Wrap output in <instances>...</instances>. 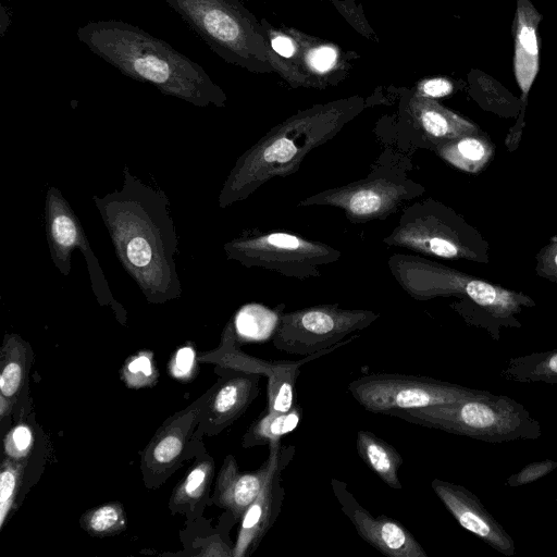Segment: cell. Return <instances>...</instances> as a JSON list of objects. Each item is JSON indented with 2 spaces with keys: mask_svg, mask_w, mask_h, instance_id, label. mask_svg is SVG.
Returning a JSON list of instances; mask_svg holds the SVG:
<instances>
[{
  "mask_svg": "<svg viewBox=\"0 0 557 557\" xmlns=\"http://www.w3.org/2000/svg\"><path fill=\"white\" fill-rule=\"evenodd\" d=\"M92 200L117 259L147 301L159 305L180 298L177 235L166 195L125 166L121 187Z\"/></svg>",
  "mask_w": 557,
  "mask_h": 557,
  "instance_id": "cell-1",
  "label": "cell"
},
{
  "mask_svg": "<svg viewBox=\"0 0 557 557\" xmlns=\"http://www.w3.org/2000/svg\"><path fill=\"white\" fill-rule=\"evenodd\" d=\"M76 35L94 54L163 95L201 108L226 106L225 92L198 63L138 26L96 21L79 27Z\"/></svg>",
  "mask_w": 557,
  "mask_h": 557,
  "instance_id": "cell-2",
  "label": "cell"
},
{
  "mask_svg": "<svg viewBox=\"0 0 557 557\" xmlns=\"http://www.w3.org/2000/svg\"><path fill=\"white\" fill-rule=\"evenodd\" d=\"M366 108L358 96L314 104L273 126L238 157L226 176L218 206L247 199L267 182L297 172L313 149L334 138Z\"/></svg>",
  "mask_w": 557,
  "mask_h": 557,
  "instance_id": "cell-3",
  "label": "cell"
},
{
  "mask_svg": "<svg viewBox=\"0 0 557 557\" xmlns=\"http://www.w3.org/2000/svg\"><path fill=\"white\" fill-rule=\"evenodd\" d=\"M388 416L492 444L542 436L540 422L523 405L484 389L455 403L395 410Z\"/></svg>",
  "mask_w": 557,
  "mask_h": 557,
  "instance_id": "cell-4",
  "label": "cell"
},
{
  "mask_svg": "<svg viewBox=\"0 0 557 557\" xmlns=\"http://www.w3.org/2000/svg\"><path fill=\"white\" fill-rule=\"evenodd\" d=\"M225 62L273 70L265 27L238 0H163Z\"/></svg>",
  "mask_w": 557,
  "mask_h": 557,
  "instance_id": "cell-5",
  "label": "cell"
},
{
  "mask_svg": "<svg viewBox=\"0 0 557 557\" xmlns=\"http://www.w3.org/2000/svg\"><path fill=\"white\" fill-rule=\"evenodd\" d=\"M410 169L407 156L386 147L366 177L308 196L297 206L337 208L356 224L384 221L425 193L422 184L408 176Z\"/></svg>",
  "mask_w": 557,
  "mask_h": 557,
  "instance_id": "cell-6",
  "label": "cell"
},
{
  "mask_svg": "<svg viewBox=\"0 0 557 557\" xmlns=\"http://www.w3.org/2000/svg\"><path fill=\"white\" fill-rule=\"evenodd\" d=\"M382 242L424 257L488 262V244L481 233L432 197L405 207L398 224Z\"/></svg>",
  "mask_w": 557,
  "mask_h": 557,
  "instance_id": "cell-7",
  "label": "cell"
},
{
  "mask_svg": "<svg viewBox=\"0 0 557 557\" xmlns=\"http://www.w3.org/2000/svg\"><path fill=\"white\" fill-rule=\"evenodd\" d=\"M223 249L226 259L246 268H261L298 280L320 276L322 267L342 257V251L329 244L280 230L233 238Z\"/></svg>",
  "mask_w": 557,
  "mask_h": 557,
  "instance_id": "cell-8",
  "label": "cell"
},
{
  "mask_svg": "<svg viewBox=\"0 0 557 557\" xmlns=\"http://www.w3.org/2000/svg\"><path fill=\"white\" fill-rule=\"evenodd\" d=\"M380 313L367 309L342 308L338 304L310 306L281 314L272 336L273 346L286 354L310 356L350 343L375 322Z\"/></svg>",
  "mask_w": 557,
  "mask_h": 557,
  "instance_id": "cell-9",
  "label": "cell"
},
{
  "mask_svg": "<svg viewBox=\"0 0 557 557\" xmlns=\"http://www.w3.org/2000/svg\"><path fill=\"white\" fill-rule=\"evenodd\" d=\"M348 391L367 411L386 416L395 410L455 403L483 392L430 376L388 372L357 377Z\"/></svg>",
  "mask_w": 557,
  "mask_h": 557,
  "instance_id": "cell-10",
  "label": "cell"
},
{
  "mask_svg": "<svg viewBox=\"0 0 557 557\" xmlns=\"http://www.w3.org/2000/svg\"><path fill=\"white\" fill-rule=\"evenodd\" d=\"M394 133L396 151L404 156L418 149L433 150L441 144L480 132L472 121L417 92L405 94L399 102Z\"/></svg>",
  "mask_w": 557,
  "mask_h": 557,
  "instance_id": "cell-11",
  "label": "cell"
},
{
  "mask_svg": "<svg viewBox=\"0 0 557 557\" xmlns=\"http://www.w3.org/2000/svg\"><path fill=\"white\" fill-rule=\"evenodd\" d=\"M45 216L50 258L59 272L63 275L70 274L72 252L79 249L87 262L90 284L97 300L101 305L111 306L117 315V311L124 312L110 292L78 216L55 186H50L47 190Z\"/></svg>",
  "mask_w": 557,
  "mask_h": 557,
  "instance_id": "cell-12",
  "label": "cell"
},
{
  "mask_svg": "<svg viewBox=\"0 0 557 557\" xmlns=\"http://www.w3.org/2000/svg\"><path fill=\"white\" fill-rule=\"evenodd\" d=\"M233 320L225 325L218 349L206 354V359L221 368H232L267 376V411L286 412L295 406L296 382L300 367L329 354L339 346L306 356L301 360H264L244 354L237 345Z\"/></svg>",
  "mask_w": 557,
  "mask_h": 557,
  "instance_id": "cell-13",
  "label": "cell"
},
{
  "mask_svg": "<svg viewBox=\"0 0 557 557\" xmlns=\"http://www.w3.org/2000/svg\"><path fill=\"white\" fill-rule=\"evenodd\" d=\"M268 446L269 471L259 494L239 520L233 557L253 554L282 511L285 497L282 472L290 462L295 447L283 445L282 441Z\"/></svg>",
  "mask_w": 557,
  "mask_h": 557,
  "instance_id": "cell-14",
  "label": "cell"
},
{
  "mask_svg": "<svg viewBox=\"0 0 557 557\" xmlns=\"http://www.w3.org/2000/svg\"><path fill=\"white\" fill-rule=\"evenodd\" d=\"M450 306L467 324L484 329L494 341H499L500 329L521 327L516 315L523 308L534 307L535 301L522 292L469 275L465 296Z\"/></svg>",
  "mask_w": 557,
  "mask_h": 557,
  "instance_id": "cell-15",
  "label": "cell"
},
{
  "mask_svg": "<svg viewBox=\"0 0 557 557\" xmlns=\"http://www.w3.org/2000/svg\"><path fill=\"white\" fill-rule=\"evenodd\" d=\"M207 392L191 405L168 418L146 445L140 470L148 488H157L182 465L188 438L199 423Z\"/></svg>",
  "mask_w": 557,
  "mask_h": 557,
  "instance_id": "cell-16",
  "label": "cell"
},
{
  "mask_svg": "<svg viewBox=\"0 0 557 557\" xmlns=\"http://www.w3.org/2000/svg\"><path fill=\"white\" fill-rule=\"evenodd\" d=\"M331 487L342 512L350 520L358 535L388 557H428L410 531L386 515L373 516L349 492L346 482L333 478Z\"/></svg>",
  "mask_w": 557,
  "mask_h": 557,
  "instance_id": "cell-17",
  "label": "cell"
},
{
  "mask_svg": "<svg viewBox=\"0 0 557 557\" xmlns=\"http://www.w3.org/2000/svg\"><path fill=\"white\" fill-rule=\"evenodd\" d=\"M207 391L198 429L213 436L239 419L259 395L260 374L232 368Z\"/></svg>",
  "mask_w": 557,
  "mask_h": 557,
  "instance_id": "cell-18",
  "label": "cell"
},
{
  "mask_svg": "<svg viewBox=\"0 0 557 557\" xmlns=\"http://www.w3.org/2000/svg\"><path fill=\"white\" fill-rule=\"evenodd\" d=\"M431 487L445 508L467 531L504 556L516 555L513 539L487 511L480 498L462 485L434 479Z\"/></svg>",
  "mask_w": 557,
  "mask_h": 557,
  "instance_id": "cell-19",
  "label": "cell"
},
{
  "mask_svg": "<svg viewBox=\"0 0 557 557\" xmlns=\"http://www.w3.org/2000/svg\"><path fill=\"white\" fill-rule=\"evenodd\" d=\"M542 15L531 0H517L513 20V74L527 108L529 91L540 70L539 25Z\"/></svg>",
  "mask_w": 557,
  "mask_h": 557,
  "instance_id": "cell-20",
  "label": "cell"
},
{
  "mask_svg": "<svg viewBox=\"0 0 557 557\" xmlns=\"http://www.w3.org/2000/svg\"><path fill=\"white\" fill-rule=\"evenodd\" d=\"M270 461L252 472H242L237 461L227 455L219 470L211 503L230 512L239 521L259 494L268 474Z\"/></svg>",
  "mask_w": 557,
  "mask_h": 557,
  "instance_id": "cell-21",
  "label": "cell"
},
{
  "mask_svg": "<svg viewBox=\"0 0 557 557\" xmlns=\"http://www.w3.org/2000/svg\"><path fill=\"white\" fill-rule=\"evenodd\" d=\"M213 476V458L207 453L199 455L171 494L169 508L172 513H184L189 519L201 513L203 506L211 502L209 493Z\"/></svg>",
  "mask_w": 557,
  "mask_h": 557,
  "instance_id": "cell-22",
  "label": "cell"
},
{
  "mask_svg": "<svg viewBox=\"0 0 557 557\" xmlns=\"http://www.w3.org/2000/svg\"><path fill=\"white\" fill-rule=\"evenodd\" d=\"M433 152L455 169L478 174L485 170L495 154V146L482 131L438 145Z\"/></svg>",
  "mask_w": 557,
  "mask_h": 557,
  "instance_id": "cell-23",
  "label": "cell"
},
{
  "mask_svg": "<svg viewBox=\"0 0 557 557\" xmlns=\"http://www.w3.org/2000/svg\"><path fill=\"white\" fill-rule=\"evenodd\" d=\"M33 358L29 344L20 335L5 334L0 351V395L17 404L27 383V373Z\"/></svg>",
  "mask_w": 557,
  "mask_h": 557,
  "instance_id": "cell-24",
  "label": "cell"
},
{
  "mask_svg": "<svg viewBox=\"0 0 557 557\" xmlns=\"http://www.w3.org/2000/svg\"><path fill=\"white\" fill-rule=\"evenodd\" d=\"M356 448L363 462L389 487L400 490L398 470L404 462L398 450L373 432L360 430Z\"/></svg>",
  "mask_w": 557,
  "mask_h": 557,
  "instance_id": "cell-25",
  "label": "cell"
},
{
  "mask_svg": "<svg viewBox=\"0 0 557 557\" xmlns=\"http://www.w3.org/2000/svg\"><path fill=\"white\" fill-rule=\"evenodd\" d=\"M469 94L485 111L506 119L517 115L524 119L525 107L521 99L490 75L474 70L469 74Z\"/></svg>",
  "mask_w": 557,
  "mask_h": 557,
  "instance_id": "cell-26",
  "label": "cell"
},
{
  "mask_svg": "<svg viewBox=\"0 0 557 557\" xmlns=\"http://www.w3.org/2000/svg\"><path fill=\"white\" fill-rule=\"evenodd\" d=\"M499 376L515 383L557 384V348L511 357L500 370Z\"/></svg>",
  "mask_w": 557,
  "mask_h": 557,
  "instance_id": "cell-27",
  "label": "cell"
},
{
  "mask_svg": "<svg viewBox=\"0 0 557 557\" xmlns=\"http://www.w3.org/2000/svg\"><path fill=\"white\" fill-rule=\"evenodd\" d=\"M302 419L301 406H295L286 412H268L267 410L252 422L243 436L245 448L269 445L282 441V437L293 432Z\"/></svg>",
  "mask_w": 557,
  "mask_h": 557,
  "instance_id": "cell-28",
  "label": "cell"
},
{
  "mask_svg": "<svg viewBox=\"0 0 557 557\" xmlns=\"http://www.w3.org/2000/svg\"><path fill=\"white\" fill-rule=\"evenodd\" d=\"M79 524L91 536L106 537L122 533L127 520L123 504L109 502L86 510Z\"/></svg>",
  "mask_w": 557,
  "mask_h": 557,
  "instance_id": "cell-29",
  "label": "cell"
},
{
  "mask_svg": "<svg viewBox=\"0 0 557 557\" xmlns=\"http://www.w3.org/2000/svg\"><path fill=\"white\" fill-rule=\"evenodd\" d=\"M25 462L4 456L0 467V529H2L15 506Z\"/></svg>",
  "mask_w": 557,
  "mask_h": 557,
  "instance_id": "cell-30",
  "label": "cell"
},
{
  "mask_svg": "<svg viewBox=\"0 0 557 557\" xmlns=\"http://www.w3.org/2000/svg\"><path fill=\"white\" fill-rule=\"evenodd\" d=\"M159 371L150 350H139L129 356L122 369L121 380L134 389L152 386L157 383Z\"/></svg>",
  "mask_w": 557,
  "mask_h": 557,
  "instance_id": "cell-31",
  "label": "cell"
},
{
  "mask_svg": "<svg viewBox=\"0 0 557 557\" xmlns=\"http://www.w3.org/2000/svg\"><path fill=\"white\" fill-rule=\"evenodd\" d=\"M34 444L33 429L28 424L20 422L11 428L3 437L4 456L25 462L33 450Z\"/></svg>",
  "mask_w": 557,
  "mask_h": 557,
  "instance_id": "cell-32",
  "label": "cell"
},
{
  "mask_svg": "<svg viewBox=\"0 0 557 557\" xmlns=\"http://www.w3.org/2000/svg\"><path fill=\"white\" fill-rule=\"evenodd\" d=\"M196 349L191 343L177 347L168 362L169 374L181 382H190L197 374L198 361Z\"/></svg>",
  "mask_w": 557,
  "mask_h": 557,
  "instance_id": "cell-33",
  "label": "cell"
},
{
  "mask_svg": "<svg viewBox=\"0 0 557 557\" xmlns=\"http://www.w3.org/2000/svg\"><path fill=\"white\" fill-rule=\"evenodd\" d=\"M305 60L309 71L315 73V77H322L334 69L337 62V51L332 46L320 44L307 51Z\"/></svg>",
  "mask_w": 557,
  "mask_h": 557,
  "instance_id": "cell-34",
  "label": "cell"
},
{
  "mask_svg": "<svg viewBox=\"0 0 557 557\" xmlns=\"http://www.w3.org/2000/svg\"><path fill=\"white\" fill-rule=\"evenodd\" d=\"M557 468V461L552 459H545L541 461H533L523 467L518 472L511 474L506 485L509 487H519L529 483L535 482Z\"/></svg>",
  "mask_w": 557,
  "mask_h": 557,
  "instance_id": "cell-35",
  "label": "cell"
},
{
  "mask_svg": "<svg viewBox=\"0 0 557 557\" xmlns=\"http://www.w3.org/2000/svg\"><path fill=\"white\" fill-rule=\"evenodd\" d=\"M537 276L557 283V240H552L536 253Z\"/></svg>",
  "mask_w": 557,
  "mask_h": 557,
  "instance_id": "cell-36",
  "label": "cell"
},
{
  "mask_svg": "<svg viewBox=\"0 0 557 557\" xmlns=\"http://www.w3.org/2000/svg\"><path fill=\"white\" fill-rule=\"evenodd\" d=\"M455 90L454 83L445 77H433L428 78L418 84L417 92L418 95L430 98L437 99L449 96Z\"/></svg>",
  "mask_w": 557,
  "mask_h": 557,
  "instance_id": "cell-37",
  "label": "cell"
},
{
  "mask_svg": "<svg viewBox=\"0 0 557 557\" xmlns=\"http://www.w3.org/2000/svg\"><path fill=\"white\" fill-rule=\"evenodd\" d=\"M269 44L276 55L281 58H293L297 51L296 41L288 35L277 34L269 39Z\"/></svg>",
  "mask_w": 557,
  "mask_h": 557,
  "instance_id": "cell-38",
  "label": "cell"
},
{
  "mask_svg": "<svg viewBox=\"0 0 557 557\" xmlns=\"http://www.w3.org/2000/svg\"><path fill=\"white\" fill-rule=\"evenodd\" d=\"M14 407L15 406L11 400L0 395V418L2 422L5 418H9L12 414Z\"/></svg>",
  "mask_w": 557,
  "mask_h": 557,
  "instance_id": "cell-39",
  "label": "cell"
}]
</instances>
